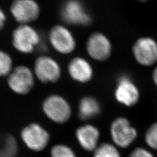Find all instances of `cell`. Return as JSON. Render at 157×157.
<instances>
[{"label": "cell", "mask_w": 157, "mask_h": 157, "mask_svg": "<svg viewBox=\"0 0 157 157\" xmlns=\"http://www.w3.org/2000/svg\"><path fill=\"white\" fill-rule=\"evenodd\" d=\"M94 157H121L115 146L108 143H102L94 151Z\"/></svg>", "instance_id": "obj_17"}, {"label": "cell", "mask_w": 157, "mask_h": 157, "mask_svg": "<svg viewBox=\"0 0 157 157\" xmlns=\"http://www.w3.org/2000/svg\"><path fill=\"white\" fill-rule=\"evenodd\" d=\"M101 109L100 103L95 97L85 96L78 104V117L83 121L89 120L98 115Z\"/></svg>", "instance_id": "obj_15"}, {"label": "cell", "mask_w": 157, "mask_h": 157, "mask_svg": "<svg viewBox=\"0 0 157 157\" xmlns=\"http://www.w3.org/2000/svg\"><path fill=\"white\" fill-rule=\"evenodd\" d=\"M100 133L95 126L87 124L82 125L76 131V137L80 146L86 151H94L98 146Z\"/></svg>", "instance_id": "obj_14"}, {"label": "cell", "mask_w": 157, "mask_h": 157, "mask_svg": "<svg viewBox=\"0 0 157 157\" xmlns=\"http://www.w3.org/2000/svg\"><path fill=\"white\" fill-rule=\"evenodd\" d=\"M34 74L29 67L19 65L8 75L7 83L11 90L19 95L28 94L34 85Z\"/></svg>", "instance_id": "obj_4"}, {"label": "cell", "mask_w": 157, "mask_h": 157, "mask_svg": "<svg viewBox=\"0 0 157 157\" xmlns=\"http://www.w3.org/2000/svg\"><path fill=\"white\" fill-rule=\"evenodd\" d=\"M152 79L153 83L157 87V66L152 71Z\"/></svg>", "instance_id": "obj_23"}, {"label": "cell", "mask_w": 157, "mask_h": 157, "mask_svg": "<svg viewBox=\"0 0 157 157\" xmlns=\"http://www.w3.org/2000/svg\"><path fill=\"white\" fill-rule=\"evenodd\" d=\"M51 157H76L72 149L69 146L58 144L51 150Z\"/></svg>", "instance_id": "obj_20"}, {"label": "cell", "mask_w": 157, "mask_h": 157, "mask_svg": "<svg viewBox=\"0 0 157 157\" xmlns=\"http://www.w3.org/2000/svg\"><path fill=\"white\" fill-rule=\"evenodd\" d=\"M114 95L119 103L128 107L135 106L140 98L138 87L132 78L125 75L118 78Z\"/></svg>", "instance_id": "obj_9"}, {"label": "cell", "mask_w": 157, "mask_h": 157, "mask_svg": "<svg viewBox=\"0 0 157 157\" xmlns=\"http://www.w3.org/2000/svg\"><path fill=\"white\" fill-rule=\"evenodd\" d=\"M34 74L43 83H56L61 77V69L54 58L41 56L36 59L34 64Z\"/></svg>", "instance_id": "obj_8"}, {"label": "cell", "mask_w": 157, "mask_h": 157, "mask_svg": "<svg viewBox=\"0 0 157 157\" xmlns=\"http://www.w3.org/2000/svg\"><path fill=\"white\" fill-rule=\"evenodd\" d=\"M11 11L17 21L25 25L39 17L40 7L34 0H15L12 4Z\"/></svg>", "instance_id": "obj_12"}, {"label": "cell", "mask_w": 157, "mask_h": 157, "mask_svg": "<svg viewBox=\"0 0 157 157\" xmlns=\"http://www.w3.org/2000/svg\"><path fill=\"white\" fill-rule=\"evenodd\" d=\"M42 109L47 118L58 124H65L72 115V109L68 101L57 94L47 97L43 102Z\"/></svg>", "instance_id": "obj_1"}, {"label": "cell", "mask_w": 157, "mask_h": 157, "mask_svg": "<svg viewBox=\"0 0 157 157\" xmlns=\"http://www.w3.org/2000/svg\"><path fill=\"white\" fill-rule=\"evenodd\" d=\"M110 134L112 141L117 146L126 148L137 139L138 133L128 118L120 117L114 119L111 123Z\"/></svg>", "instance_id": "obj_3"}, {"label": "cell", "mask_w": 157, "mask_h": 157, "mask_svg": "<svg viewBox=\"0 0 157 157\" xmlns=\"http://www.w3.org/2000/svg\"><path fill=\"white\" fill-rule=\"evenodd\" d=\"M5 21H6V15L4 14V12L0 8V30H1L3 28Z\"/></svg>", "instance_id": "obj_22"}, {"label": "cell", "mask_w": 157, "mask_h": 157, "mask_svg": "<svg viewBox=\"0 0 157 157\" xmlns=\"http://www.w3.org/2000/svg\"><path fill=\"white\" fill-rule=\"evenodd\" d=\"M144 139L148 146L157 150V122L151 124L147 129Z\"/></svg>", "instance_id": "obj_19"}, {"label": "cell", "mask_w": 157, "mask_h": 157, "mask_svg": "<svg viewBox=\"0 0 157 157\" xmlns=\"http://www.w3.org/2000/svg\"><path fill=\"white\" fill-rule=\"evenodd\" d=\"M12 70V59L7 52L0 50V77L8 75Z\"/></svg>", "instance_id": "obj_18"}, {"label": "cell", "mask_w": 157, "mask_h": 157, "mask_svg": "<svg viewBox=\"0 0 157 157\" xmlns=\"http://www.w3.org/2000/svg\"><path fill=\"white\" fill-rule=\"evenodd\" d=\"M135 60L143 67H151L157 62V41L151 37H141L132 47Z\"/></svg>", "instance_id": "obj_5"}, {"label": "cell", "mask_w": 157, "mask_h": 157, "mask_svg": "<svg viewBox=\"0 0 157 157\" xmlns=\"http://www.w3.org/2000/svg\"><path fill=\"white\" fill-rule=\"evenodd\" d=\"M41 39L39 32L27 25H22L14 30L12 33V44L23 54L33 52L40 44Z\"/></svg>", "instance_id": "obj_2"}, {"label": "cell", "mask_w": 157, "mask_h": 157, "mask_svg": "<svg viewBox=\"0 0 157 157\" xmlns=\"http://www.w3.org/2000/svg\"><path fill=\"white\" fill-rule=\"evenodd\" d=\"M48 39L53 48L61 54L72 53L76 47L73 34L63 25L53 26L49 32Z\"/></svg>", "instance_id": "obj_10"}, {"label": "cell", "mask_w": 157, "mask_h": 157, "mask_svg": "<svg viewBox=\"0 0 157 157\" xmlns=\"http://www.w3.org/2000/svg\"><path fill=\"white\" fill-rule=\"evenodd\" d=\"M129 157H154L151 152L144 148L138 147L135 148L130 154Z\"/></svg>", "instance_id": "obj_21"}, {"label": "cell", "mask_w": 157, "mask_h": 157, "mask_svg": "<svg viewBox=\"0 0 157 157\" xmlns=\"http://www.w3.org/2000/svg\"><path fill=\"white\" fill-rule=\"evenodd\" d=\"M140 1H142V2H144V1H146L147 0H140Z\"/></svg>", "instance_id": "obj_24"}, {"label": "cell", "mask_w": 157, "mask_h": 157, "mask_svg": "<svg viewBox=\"0 0 157 157\" xmlns=\"http://www.w3.org/2000/svg\"><path fill=\"white\" fill-rule=\"evenodd\" d=\"M112 44L104 34L95 32L91 34L86 43V51L88 55L94 60L104 61L112 53Z\"/></svg>", "instance_id": "obj_11"}, {"label": "cell", "mask_w": 157, "mask_h": 157, "mask_svg": "<svg viewBox=\"0 0 157 157\" xmlns=\"http://www.w3.org/2000/svg\"><path fill=\"white\" fill-rule=\"evenodd\" d=\"M61 17L64 22L73 26H86L91 22L90 13L78 0H68L62 6Z\"/></svg>", "instance_id": "obj_7"}, {"label": "cell", "mask_w": 157, "mask_h": 157, "mask_svg": "<svg viewBox=\"0 0 157 157\" xmlns=\"http://www.w3.org/2000/svg\"><path fill=\"white\" fill-rule=\"evenodd\" d=\"M18 144L15 138L8 133H0V157H17Z\"/></svg>", "instance_id": "obj_16"}, {"label": "cell", "mask_w": 157, "mask_h": 157, "mask_svg": "<svg viewBox=\"0 0 157 157\" xmlns=\"http://www.w3.org/2000/svg\"><path fill=\"white\" fill-rule=\"evenodd\" d=\"M21 136L25 144L34 151H41L48 145L50 136L41 124L32 123L22 130Z\"/></svg>", "instance_id": "obj_6"}, {"label": "cell", "mask_w": 157, "mask_h": 157, "mask_svg": "<svg viewBox=\"0 0 157 157\" xmlns=\"http://www.w3.org/2000/svg\"><path fill=\"white\" fill-rule=\"evenodd\" d=\"M67 71L71 78L81 83L89 82L93 77V69L90 62L82 57H75L69 62Z\"/></svg>", "instance_id": "obj_13"}]
</instances>
